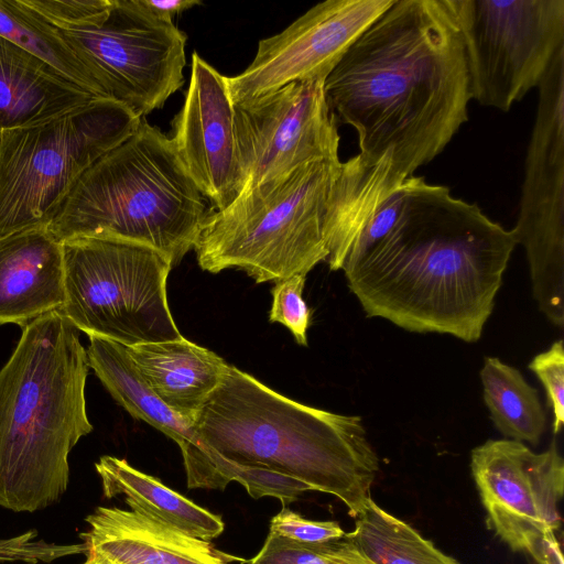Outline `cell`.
<instances>
[{"mask_svg":"<svg viewBox=\"0 0 564 564\" xmlns=\"http://www.w3.org/2000/svg\"><path fill=\"white\" fill-rule=\"evenodd\" d=\"M83 564H109L107 563L106 561H104L101 557H99L98 555L91 553V552H87L86 554V561L83 563Z\"/></svg>","mask_w":564,"mask_h":564,"instance_id":"34","label":"cell"},{"mask_svg":"<svg viewBox=\"0 0 564 564\" xmlns=\"http://www.w3.org/2000/svg\"><path fill=\"white\" fill-rule=\"evenodd\" d=\"M141 119L99 98L43 124L0 132V238L48 227L80 176Z\"/></svg>","mask_w":564,"mask_h":564,"instance_id":"7","label":"cell"},{"mask_svg":"<svg viewBox=\"0 0 564 564\" xmlns=\"http://www.w3.org/2000/svg\"><path fill=\"white\" fill-rule=\"evenodd\" d=\"M306 275L296 274L275 282L271 290L272 306L269 313V322L284 325L302 346H307L306 333L312 315L302 295Z\"/></svg>","mask_w":564,"mask_h":564,"instance_id":"27","label":"cell"},{"mask_svg":"<svg viewBox=\"0 0 564 564\" xmlns=\"http://www.w3.org/2000/svg\"><path fill=\"white\" fill-rule=\"evenodd\" d=\"M340 160L304 164L208 212L194 250L202 270L236 268L256 283L306 275L326 261L324 220Z\"/></svg>","mask_w":564,"mask_h":564,"instance_id":"6","label":"cell"},{"mask_svg":"<svg viewBox=\"0 0 564 564\" xmlns=\"http://www.w3.org/2000/svg\"><path fill=\"white\" fill-rule=\"evenodd\" d=\"M249 564H371L345 534L321 543L297 542L269 533Z\"/></svg>","mask_w":564,"mask_h":564,"instance_id":"25","label":"cell"},{"mask_svg":"<svg viewBox=\"0 0 564 564\" xmlns=\"http://www.w3.org/2000/svg\"><path fill=\"white\" fill-rule=\"evenodd\" d=\"M171 123L174 151L213 210L231 205L243 188L234 104L226 76L196 52L184 104Z\"/></svg>","mask_w":564,"mask_h":564,"instance_id":"15","label":"cell"},{"mask_svg":"<svg viewBox=\"0 0 564 564\" xmlns=\"http://www.w3.org/2000/svg\"><path fill=\"white\" fill-rule=\"evenodd\" d=\"M234 110L241 194L304 164L339 158L324 80L292 83Z\"/></svg>","mask_w":564,"mask_h":564,"instance_id":"12","label":"cell"},{"mask_svg":"<svg viewBox=\"0 0 564 564\" xmlns=\"http://www.w3.org/2000/svg\"><path fill=\"white\" fill-rule=\"evenodd\" d=\"M540 379L547 395L549 406L553 412V433L557 434L564 423V348L560 339L551 347L536 355L529 364Z\"/></svg>","mask_w":564,"mask_h":564,"instance_id":"29","label":"cell"},{"mask_svg":"<svg viewBox=\"0 0 564 564\" xmlns=\"http://www.w3.org/2000/svg\"><path fill=\"white\" fill-rule=\"evenodd\" d=\"M394 0H327L308 9L282 32L259 41L240 74L227 77L240 106L299 82L325 80L352 43Z\"/></svg>","mask_w":564,"mask_h":564,"instance_id":"14","label":"cell"},{"mask_svg":"<svg viewBox=\"0 0 564 564\" xmlns=\"http://www.w3.org/2000/svg\"><path fill=\"white\" fill-rule=\"evenodd\" d=\"M269 533L304 543L327 542L346 534L336 521L310 520L289 508L271 519Z\"/></svg>","mask_w":564,"mask_h":564,"instance_id":"31","label":"cell"},{"mask_svg":"<svg viewBox=\"0 0 564 564\" xmlns=\"http://www.w3.org/2000/svg\"><path fill=\"white\" fill-rule=\"evenodd\" d=\"M539 88L512 229L527 252L533 296L554 325L564 324V47L553 58Z\"/></svg>","mask_w":564,"mask_h":564,"instance_id":"10","label":"cell"},{"mask_svg":"<svg viewBox=\"0 0 564 564\" xmlns=\"http://www.w3.org/2000/svg\"><path fill=\"white\" fill-rule=\"evenodd\" d=\"M480 379L495 427L508 440L536 445L546 423L538 391L518 369L496 357L484 359Z\"/></svg>","mask_w":564,"mask_h":564,"instance_id":"22","label":"cell"},{"mask_svg":"<svg viewBox=\"0 0 564 564\" xmlns=\"http://www.w3.org/2000/svg\"><path fill=\"white\" fill-rule=\"evenodd\" d=\"M148 388L170 409L193 423L220 383L228 364L183 336L175 340L127 347Z\"/></svg>","mask_w":564,"mask_h":564,"instance_id":"20","label":"cell"},{"mask_svg":"<svg viewBox=\"0 0 564 564\" xmlns=\"http://www.w3.org/2000/svg\"><path fill=\"white\" fill-rule=\"evenodd\" d=\"M21 2L57 30H74L102 23L111 9V0H21Z\"/></svg>","mask_w":564,"mask_h":564,"instance_id":"26","label":"cell"},{"mask_svg":"<svg viewBox=\"0 0 564 564\" xmlns=\"http://www.w3.org/2000/svg\"><path fill=\"white\" fill-rule=\"evenodd\" d=\"M324 93L358 137L324 220L329 257L343 261L382 203L468 120L469 77L449 1L394 0L333 68Z\"/></svg>","mask_w":564,"mask_h":564,"instance_id":"1","label":"cell"},{"mask_svg":"<svg viewBox=\"0 0 564 564\" xmlns=\"http://www.w3.org/2000/svg\"><path fill=\"white\" fill-rule=\"evenodd\" d=\"M404 202V183L388 197L367 221L354 240L343 269L354 265L391 230L400 216Z\"/></svg>","mask_w":564,"mask_h":564,"instance_id":"30","label":"cell"},{"mask_svg":"<svg viewBox=\"0 0 564 564\" xmlns=\"http://www.w3.org/2000/svg\"><path fill=\"white\" fill-rule=\"evenodd\" d=\"M531 556L538 564H564L561 546L555 533L547 534Z\"/></svg>","mask_w":564,"mask_h":564,"instance_id":"33","label":"cell"},{"mask_svg":"<svg viewBox=\"0 0 564 564\" xmlns=\"http://www.w3.org/2000/svg\"><path fill=\"white\" fill-rule=\"evenodd\" d=\"M470 469L490 527L513 551L531 555L560 529L564 460L555 442L534 453L522 442L488 440L471 451Z\"/></svg>","mask_w":564,"mask_h":564,"instance_id":"13","label":"cell"},{"mask_svg":"<svg viewBox=\"0 0 564 564\" xmlns=\"http://www.w3.org/2000/svg\"><path fill=\"white\" fill-rule=\"evenodd\" d=\"M517 242L477 204L411 176L387 236L343 269L367 317L477 341Z\"/></svg>","mask_w":564,"mask_h":564,"instance_id":"2","label":"cell"},{"mask_svg":"<svg viewBox=\"0 0 564 564\" xmlns=\"http://www.w3.org/2000/svg\"><path fill=\"white\" fill-rule=\"evenodd\" d=\"M65 301L63 245L48 227L0 238V325L25 326Z\"/></svg>","mask_w":564,"mask_h":564,"instance_id":"18","label":"cell"},{"mask_svg":"<svg viewBox=\"0 0 564 564\" xmlns=\"http://www.w3.org/2000/svg\"><path fill=\"white\" fill-rule=\"evenodd\" d=\"M356 518L346 535L371 564H459L372 498Z\"/></svg>","mask_w":564,"mask_h":564,"instance_id":"23","label":"cell"},{"mask_svg":"<svg viewBox=\"0 0 564 564\" xmlns=\"http://www.w3.org/2000/svg\"><path fill=\"white\" fill-rule=\"evenodd\" d=\"M193 425L224 459L333 495L352 517L371 498L379 458L358 415L299 403L228 365Z\"/></svg>","mask_w":564,"mask_h":564,"instance_id":"3","label":"cell"},{"mask_svg":"<svg viewBox=\"0 0 564 564\" xmlns=\"http://www.w3.org/2000/svg\"><path fill=\"white\" fill-rule=\"evenodd\" d=\"M87 357L91 368L111 397L134 419L164 433L178 445L189 489H204L223 463L221 456L203 443L192 422L165 405L135 370L126 346L89 335Z\"/></svg>","mask_w":564,"mask_h":564,"instance_id":"16","label":"cell"},{"mask_svg":"<svg viewBox=\"0 0 564 564\" xmlns=\"http://www.w3.org/2000/svg\"><path fill=\"white\" fill-rule=\"evenodd\" d=\"M99 99L0 36V132L43 124Z\"/></svg>","mask_w":564,"mask_h":564,"instance_id":"19","label":"cell"},{"mask_svg":"<svg viewBox=\"0 0 564 564\" xmlns=\"http://www.w3.org/2000/svg\"><path fill=\"white\" fill-rule=\"evenodd\" d=\"M79 534L88 551L109 564H229L237 560L209 541L118 507H97Z\"/></svg>","mask_w":564,"mask_h":564,"instance_id":"17","label":"cell"},{"mask_svg":"<svg viewBox=\"0 0 564 564\" xmlns=\"http://www.w3.org/2000/svg\"><path fill=\"white\" fill-rule=\"evenodd\" d=\"M104 496H119L131 511L161 521L177 530L204 540L218 538L225 529L220 516L212 513L158 478L132 467L126 459L105 455L95 464Z\"/></svg>","mask_w":564,"mask_h":564,"instance_id":"21","label":"cell"},{"mask_svg":"<svg viewBox=\"0 0 564 564\" xmlns=\"http://www.w3.org/2000/svg\"><path fill=\"white\" fill-rule=\"evenodd\" d=\"M111 1L102 23L58 31L104 97L144 118L183 87L187 36L173 22L149 13L138 0Z\"/></svg>","mask_w":564,"mask_h":564,"instance_id":"11","label":"cell"},{"mask_svg":"<svg viewBox=\"0 0 564 564\" xmlns=\"http://www.w3.org/2000/svg\"><path fill=\"white\" fill-rule=\"evenodd\" d=\"M65 301L57 310L77 329L127 347L175 340L166 296L173 265L158 250L112 237L62 241Z\"/></svg>","mask_w":564,"mask_h":564,"instance_id":"8","label":"cell"},{"mask_svg":"<svg viewBox=\"0 0 564 564\" xmlns=\"http://www.w3.org/2000/svg\"><path fill=\"white\" fill-rule=\"evenodd\" d=\"M87 551L85 542L73 544L46 542L39 539V532L34 529L14 536L0 538V564L12 562L51 563L62 557L86 555Z\"/></svg>","mask_w":564,"mask_h":564,"instance_id":"28","label":"cell"},{"mask_svg":"<svg viewBox=\"0 0 564 564\" xmlns=\"http://www.w3.org/2000/svg\"><path fill=\"white\" fill-rule=\"evenodd\" d=\"M207 213L170 138L142 118L80 176L48 229L61 242L87 236L139 242L174 267L194 248Z\"/></svg>","mask_w":564,"mask_h":564,"instance_id":"5","label":"cell"},{"mask_svg":"<svg viewBox=\"0 0 564 564\" xmlns=\"http://www.w3.org/2000/svg\"><path fill=\"white\" fill-rule=\"evenodd\" d=\"M88 370L77 329L58 311L22 327L0 369V507L35 512L66 492L69 454L93 431Z\"/></svg>","mask_w":564,"mask_h":564,"instance_id":"4","label":"cell"},{"mask_svg":"<svg viewBox=\"0 0 564 564\" xmlns=\"http://www.w3.org/2000/svg\"><path fill=\"white\" fill-rule=\"evenodd\" d=\"M0 36L52 66L96 98H105L85 63L61 32L21 0H0Z\"/></svg>","mask_w":564,"mask_h":564,"instance_id":"24","label":"cell"},{"mask_svg":"<svg viewBox=\"0 0 564 564\" xmlns=\"http://www.w3.org/2000/svg\"><path fill=\"white\" fill-rule=\"evenodd\" d=\"M471 98L508 111L538 87L564 47V0H448Z\"/></svg>","mask_w":564,"mask_h":564,"instance_id":"9","label":"cell"},{"mask_svg":"<svg viewBox=\"0 0 564 564\" xmlns=\"http://www.w3.org/2000/svg\"><path fill=\"white\" fill-rule=\"evenodd\" d=\"M139 4L155 18L173 22L174 17L202 4L199 0H138Z\"/></svg>","mask_w":564,"mask_h":564,"instance_id":"32","label":"cell"}]
</instances>
